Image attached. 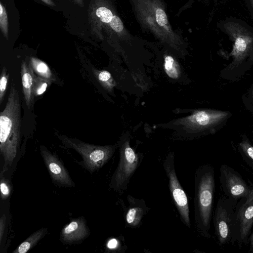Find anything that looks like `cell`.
<instances>
[{"mask_svg":"<svg viewBox=\"0 0 253 253\" xmlns=\"http://www.w3.org/2000/svg\"><path fill=\"white\" fill-rule=\"evenodd\" d=\"M21 104L15 84L12 82L4 109L0 113V154L4 174L11 167L20 146Z\"/></svg>","mask_w":253,"mask_h":253,"instance_id":"obj_1","label":"cell"},{"mask_svg":"<svg viewBox=\"0 0 253 253\" xmlns=\"http://www.w3.org/2000/svg\"><path fill=\"white\" fill-rule=\"evenodd\" d=\"M215 172L212 166H200L195 173L194 225L202 237L210 238L214 195Z\"/></svg>","mask_w":253,"mask_h":253,"instance_id":"obj_2","label":"cell"},{"mask_svg":"<svg viewBox=\"0 0 253 253\" xmlns=\"http://www.w3.org/2000/svg\"><path fill=\"white\" fill-rule=\"evenodd\" d=\"M218 26L232 43L230 55L233 65L253 56V27L242 19L232 17L220 20Z\"/></svg>","mask_w":253,"mask_h":253,"instance_id":"obj_3","label":"cell"},{"mask_svg":"<svg viewBox=\"0 0 253 253\" xmlns=\"http://www.w3.org/2000/svg\"><path fill=\"white\" fill-rule=\"evenodd\" d=\"M57 137L64 146L74 150L81 156L82 160L79 164L90 174L102 168L115 151L114 146L96 145L65 135L60 134Z\"/></svg>","mask_w":253,"mask_h":253,"instance_id":"obj_4","label":"cell"},{"mask_svg":"<svg viewBox=\"0 0 253 253\" xmlns=\"http://www.w3.org/2000/svg\"><path fill=\"white\" fill-rule=\"evenodd\" d=\"M253 225V187L251 194L237 202L233 215L231 243L242 248L249 245Z\"/></svg>","mask_w":253,"mask_h":253,"instance_id":"obj_5","label":"cell"},{"mask_svg":"<svg viewBox=\"0 0 253 253\" xmlns=\"http://www.w3.org/2000/svg\"><path fill=\"white\" fill-rule=\"evenodd\" d=\"M141 161V157L129 145L128 142L124 143L120 148L117 167L110 181V188L120 194L126 191Z\"/></svg>","mask_w":253,"mask_h":253,"instance_id":"obj_6","label":"cell"},{"mask_svg":"<svg viewBox=\"0 0 253 253\" xmlns=\"http://www.w3.org/2000/svg\"><path fill=\"white\" fill-rule=\"evenodd\" d=\"M238 201L227 197H220L217 203L213 217L215 235L219 246L231 243L232 223Z\"/></svg>","mask_w":253,"mask_h":253,"instance_id":"obj_7","label":"cell"},{"mask_svg":"<svg viewBox=\"0 0 253 253\" xmlns=\"http://www.w3.org/2000/svg\"><path fill=\"white\" fill-rule=\"evenodd\" d=\"M163 167L169 180V187L172 200L183 224L191 228L188 197L177 177L173 153L169 154L164 161Z\"/></svg>","mask_w":253,"mask_h":253,"instance_id":"obj_8","label":"cell"},{"mask_svg":"<svg viewBox=\"0 0 253 253\" xmlns=\"http://www.w3.org/2000/svg\"><path fill=\"white\" fill-rule=\"evenodd\" d=\"M219 181L225 196L238 201L241 198L248 196L251 193L253 184L248 185L241 174L226 164L219 169Z\"/></svg>","mask_w":253,"mask_h":253,"instance_id":"obj_9","label":"cell"},{"mask_svg":"<svg viewBox=\"0 0 253 253\" xmlns=\"http://www.w3.org/2000/svg\"><path fill=\"white\" fill-rule=\"evenodd\" d=\"M40 154L52 182L56 185L68 188L75 187L67 169L56 154L45 146H40Z\"/></svg>","mask_w":253,"mask_h":253,"instance_id":"obj_10","label":"cell"},{"mask_svg":"<svg viewBox=\"0 0 253 253\" xmlns=\"http://www.w3.org/2000/svg\"><path fill=\"white\" fill-rule=\"evenodd\" d=\"M90 234L87 221L84 216L73 218L61 229L59 240L66 245L83 242Z\"/></svg>","mask_w":253,"mask_h":253,"instance_id":"obj_11","label":"cell"},{"mask_svg":"<svg viewBox=\"0 0 253 253\" xmlns=\"http://www.w3.org/2000/svg\"><path fill=\"white\" fill-rule=\"evenodd\" d=\"M128 206L125 208L124 219L126 226L136 228L140 226L142 219L148 211L145 201L128 195Z\"/></svg>","mask_w":253,"mask_h":253,"instance_id":"obj_12","label":"cell"},{"mask_svg":"<svg viewBox=\"0 0 253 253\" xmlns=\"http://www.w3.org/2000/svg\"><path fill=\"white\" fill-rule=\"evenodd\" d=\"M21 76L22 90L26 105L30 109L33 105L35 96L33 88L35 77V72L30 63L23 61L21 64Z\"/></svg>","mask_w":253,"mask_h":253,"instance_id":"obj_13","label":"cell"},{"mask_svg":"<svg viewBox=\"0 0 253 253\" xmlns=\"http://www.w3.org/2000/svg\"><path fill=\"white\" fill-rule=\"evenodd\" d=\"M48 229L41 228L33 232L22 243H21L12 253H26L32 249L47 234Z\"/></svg>","mask_w":253,"mask_h":253,"instance_id":"obj_14","label":"cell"},{"mask_svg":"<svg viewBox=\"0 0 253 253\" xmlns=\"http://www.w3.org/2000/svg\"><path fill=\"white\" fill-rule=\"evenodd\" d=\"M29 63L34 72L38 76L47 79L51 82L55 80L54 77L50 69L44 61L36 57H31Z\"/></svg>","mask_w":253,"mask_h":253,"instance_id":"obj_15","label":"cell"},{"mask_svg":"<svg viewBox=\"0 0 253 253\" xmlns=\"http://www.w3.org/2000/svg\"><path fill=\"white\" fill-rule=\"evenodd\" d=\"M238 148L244 161L253 170V145L246 136L239 143Z\"/></svg>","mask_w":253,"mask_h":253,"instance_id":"obj_16","label":"cell"},{"mask_svg":"<svg viewBox=\"0 0 253 253\" xmlns=\"http://www.w3.org/2000/svg\"><path fill=\"white\" fill-rule=\"evenodd\" d=\"M51 83L50 81L36 75L33 88L34 96L35 97L42 95Z\"/></svg>","mask_w":253,"mask_h":253,"instance_id":"obj_17","label":"cell"},{"mask_svg":"<svg viewBox=\"0 0 253 253\" xmlns=\"http://www.w3.org/2000/svg\"><path fill=\"white\" fill-rule=\"evenodd\" d=\"M0 197L2 201L7 199L11 194L12 185L9 179L4 174H0Z\"/></svg>","mask_w":253,"mask_h":253,"instance_id":"obj_18","label":"cell"},{"mask_svg":"<svg viewBox=\"0 0 253 253\" xmlns=\"http://www.w3.org/2000/svg\"><path fill=\"white\" fill-rule=\"evenodd\" d=\"M164 67L167 75L172 79H177L179 71L177 64L170 56H167L165 59Z\"/></svg>","mask_w":253,"mask_h":253,"instance_id":"obj_19","label":"cell"},{"mask_svg":"<svg viewBox=\"0 0 253 253\" xmlns=\"http://www.w3.org/2000/svg\"><path fill=\"white\" fill-rule=\"evenodd\" d=\"M9 74L5 67L2 69L0 79V104L3 101L7 89Z\"/></svg>","mask_w":253,"mask_h":253,"instance_id":"obj_20","label":"cell"},{"mask_svg":"<svg viewBox=\"0 0 253 253\" xmlns=\"http://www.w3.org/2000/svg\"><path fill=\"white\" fill-rule=\"evenodd\" d=\"M0 28L3 36L8 39V17L4 7L0 2Z\"/></svg>","mask_w":253,"mask_h":253,"instance_id":"obj_21","label":"cell"},{"mask_svg":"<svg viewBox=\"0 0 253 253\" xmlns=\"http://www.w3.org/2000/svg\"><path fill=\"white\" fill-rule=\"evenodd\" d=\"M97 78L99 82L106 88H111L114 85L111 74L107 71H101L97 73Z\"/></svg>","mask_w":253,"mask_h":253,"instance_id":"obj_22","label":"cell"},{"mask_svg":"<svg viewBox=\"0 0 253 253\" xmlns=\"http://www.w3.org/2000/svg\"><path fill=\"white\" fill-rule=\"evenodd\" d=\"M96 15L104 23H110L113 15L110 10L105 7H100L96 10Z\"/></svg>","mask_w":253,"mask_h":253,"instance_id":"obj_23","label":"cell"},{"mask_svg":"<svg viewBox=\"0 0 253 253\" xmlns=\"http://www.w3.org/2000/svg\"><path fill=\"white\" fill-rule=\"evenodd\" d=\"M110 25L111 27L116 32L122 31L124 28L121 20L116 15H113V18L110 22Z\"/></svg>","mask_w":253,"mask_h":253,"instance_id":"obj_24","label":"cell"},{"mask_svg":"<svg viewBox=\"0 0 253 253\" xmlns=\"http://www.w3.org/2000/svg\"><path fill=\"white\" fill-rule=\"evenodd\" d=\"M6 222V216L5 214L3 213L0 218V244L4 240Z\"/></svg>","mask_w":253,"mask_h":253,"instance_id":"obj_25","label":"cell"},{"mask_svg":"<svg viewBox=\"0 0 253 253\" xmlns=\"http://www.w3.org/2000/svg\"><path fill=\"white\" fill-rule=\"evenodd\" d=\"M118 241L115 238H111L106 244L107 249L109 250H115L118 248Z\"/></svg>","mask_w":253,"mask_h":253,"instance_id":"obj_26","label":"cell"},{"mask_svg":"<svg viewBox=\"0 0 253 253\" xmlns=\"http://www.w3.org/2000/svg\"><path fill=\"white\" fill-rule=\"evenodd\" d=\"M246 6L253 19V0H245Z\"/></svg>","mask_w":253,"mask_h":253,"instance_id":"obj_27","label":"cell"},{"mask_svg":"<svg viewBox=\"0 0 253 253\" xmlns=\"http://www.w3.org/2000/svg\"><path fill=\"white\" fill-rule=\"evenodd\" d=\"M249 249L248 252L249 253H253V231L251 232L249 237Z\"/></svg>","mask_w":253,"mask_h":253,"instance_id":"obj_28","label":"cell"},{"mask_svg":"<svg viewBox=\"0 0 253 253\" xmlns=\"http://www.w3.org/2000/svg\"><path fill=\"white\" fill-rule=\"evenodd\" d=\"M42 0L45 3L48 4L49 5H51V6L54 5V3L53 2V1L51 0Z\"/></svg>","mask_w":253,"mask_h":253,"instance_id":"obj_29","label":"cell"},{"mask_svg":"<svg viewBox=\"0 0 253 253\" xmlns=\"http://www.w3.org/2000/svg\"><path fill=\"white\" fill-rule=\"evenodd\" d=\"M221 1H223V2H226V1H228L230 0H221Z\"/></svg>","mask_w":253,"mask_h":253,"instance_id":"obj_30","label":"cell"},{"mask_svg":"<svg viewBox=\"0 0 253 253\" xmlns=\"http://www.w3.org/2000/svg\"><path fill=\"white\" fill-rule=\"evenodd\" d=\"M77 0L78 2H80L81 1H82V0Z\"/></svg>","mask_w":253,"mask_h":253,"instance_id":"obj_31","label":"cell"},{"mask_svg":"<svg viewBox=\"0 0 253 253\" xmlns=\"http://www.w3.org/2000/svg\"><path fill=\"white\" fill-rule=\"evenodd\" d=\"M252 96H253V90H252Z\"/></svg>","mask_w":253,"mask_h":253,"instance_id":"obj_32","label":"cell"}]
</instances>
